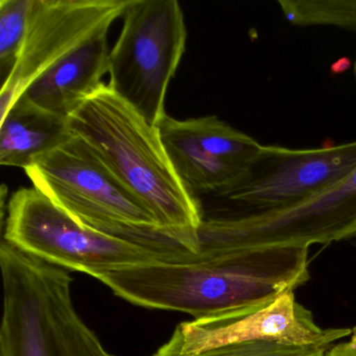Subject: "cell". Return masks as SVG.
<instances>
[{
    "instance_id": "obj_15",
    "label": "cell",
    "mask_w": 356,
    "mask_h": 356,
    "mask_svg": "<svg viewBox=\"0 0 356 356\" xmlns=\"http://www.w3.org/2000/svg\"><path fill=\"white\" fill-rule=\"evenodd\" d=\"M32 3L33 0H0V70L3 84L19 58Z\"/></svg>"
},
{
    "instance_id": "obj_10",
    "label": "cell",
    "mask_w": 356,
    "mask_h": 356,
    "mask_svg": "<svg viewBox=\"0 0 356 356\" xmlns=\"http://www.w3.org/2000/svg\"><path fill=\"white\" fill-rule=\"evenodd\" d=\"M157 129L177 175L195 197L228 191L262 147L218 116L178 120L166 115Z\"/></svg>"
},
{
    "instance_id": "obj_11",
    "label": "cell",
    "mask_w": 356,
    "mask_h": 356,
    "mask_svg": "<svg viewBox=\"0 0 356 356\" xmlns=\"http://www.w3.org/2000/svg\"><path fill=\"white\" fill-rule=\"evenodd\" d=\"M351 331L318 326L312 312L296 300L293 291H287L268 305L252 312L182 323L164 346L183 355L251 341L329 348L339 339L349 337Z\"/></svg>"
},
{
    "instance_id": "obj_18",
    "label": "cell",
    "mask_w": 356,
    "mask_h": 356,
    "mask_svg": "<svg viewBox=\"0 0 356 356\" xmlns=\"http://www.w3.org/2000/svg\"><path fill=\"white\" fill-rule=\"evenodd\" d=\"M355 74H356V64H355Z\"/></svg>"
},
{
    "instance_id": "obj_13",
    "label": "cell",
    "mask_w": 356,
    "mask_h": 356,
    "mask_svg": "<svg viewBox=\"0 0 356 356\" xmlns=\"http://www.w3.org/2000/svg\"><path fill=\"white\" fill-rule=\"evenodd\" d=\"M70 137L68 118L20 97L1 118L0 164L26 170Z\"/></svg>"
},
{
    "instance_id": "obj_17",
    "label": "cell",
    "mask_w": 356,
    "mask_h": 356,
    "mask_svg": "<svg viewBox=\"0 0 356 356\" xmlns=\"http://www.w3.org/2000/svg\"><path fill=\"white\" fill-rule=\"evenodd\" d=\"M324 356H356V326L352 329L347 341L331 346Z\"/></svg>"
},
{
    "instance_id": "obj_1",
    "label": "cell",
    "mask_w": 356,
    "mask_h": 356,
    "mask_svg": "<svg viewBox=\"0 0 356 356\" xmlns=\"http://www.w3.org/2000/svg\"><path fill=\"white\" fill-rule=\"evenodd\" d=\"M309 277L307 248L266 247L200 250L193 261L120 268L97 280L134 305L210 320L264 307Z\"/></svg>"
},
{
    "instance_id": "obj_12",
    "label": "cell",
    "mask_w": 356,
    "mask_h": 356,
    "mask_svg": "<svg viewBox=\"0 0 356 356\" xmlns=\"http://www.w3.org/2000/svg\"><path fill=\"white\" fill-rule=\"evenodd\" d=\"M108 32L93 37L64 57L33 81L20 97L41 109L70 118L105 85L103 78L110 72L111 51Z\"/></svg>"
},
{
    "instance_id": "obj_4",
    "label": "cell",
    "mask_w": 356,
    "mask_h": 356,
    "mask_svg": "<svg viewBox=\"0 0 356 356\" xmlns=\"http://www.w3.org/2000/svg\"><path fill=\"white\" fill-rule=\"evenodd\" d=\"M0 356H115L74 305L72 277L3 239Z\"/></svg>"
},
{
    "instance_id": "obj_7",
    "label": "cell",
    "mask_w": 356,
    "mask_h": 356,
    "mask_svg": "<svg viewBox=\"0 0 356 356\" xmlns=\"http://www.w3.org/2000/svg\"><path fill=\"white\" fill-rule=\"evenodd\" d=\"M356 235V170L295 207L253 216L204 220L200 241L211 251L248 248H309Z\"/></svg>"
},
{
    "instance_id": "obj_14",
    "label": "cell",
    "mask_w": 356,
    "mask_h": 356,
    "mask_svg": "<svg viewBox=\"0 0 356 356\" xmlns=\"http://www.w3.org/2000/svg\"><path fill=\"white\" fill-rule=\"evenodd\" d=\"M278 5L284 17L296 26L356 31V0H279Z\"/></svg>"
},
{
    "instance_id": "obj_6",
    "label": "cell",
    "mask_w": 356,
    "mask_h": 356,
    "mask_svg": "<svg viewBox=\"0 0 356 356\" xmlns=\"http://www.w3.org/2000/svg\"><path fill=\"white\" fill-rule=\"evenodd\" d=\"M3 239L39 259L97 279L120 268L165 262L134 241L80 224L34 187L12 195Z\"/></svg>"
},
{
    "instance_id": "obj_16",
    "label": "cell",
    "mask_w": 356,
    "mask_h": 356,
    "mask_svg": "<svg viewBox=\"0 0 356 356\" xmlns=\"http://www.w3.org/2000/svg\"><path fill=\"white\" fill-rule=\"evenodd\" d=\"M328 348L299 347L274 341H251L218 346L193 355L177 353L163 345L153 356H324Z\"/></svg>"
},
{
    "instance_id": "obj_3",
    "label": "cell",
    "mask_w": 356,
    "mask_h": 356,
    "mask_svg": "<svg viewBox=\"0 0 356 356\" xmlns=\"http://www.w3.org/2000/svg\"><path fill=\"white\" fill-rule=\"evenodd\" d=\"M24 170L35 189L80 224L134 241L165 262H185L193 255L187 236L162 230L149 210L78 137L72 134Z\"/></svg>"
},
{
    "instance_id": "obj_2",
    "label": "cell",
    "mask_w": 356,
    "mask_h": 356,
    "mask_svg": "<svg viewBox=\"0 0 356 356\" xmlns=\"http://www.w3.org/2000/svg\"><path fill=\"white\" fill-rule=\"evenodd\" d=\"M70 133L133 193L166 232L195 237L197 197L179 178L157 127L104 85L68 118Z\"/></svg>"
},
{
    "instance_id": "obj_5",
    "label": "cell",
    "mask_w": 356,
    "mask_h": 356,
    "mask_svg": "<svg viewBox=\"0 0 356 356\" xmlns=\"http://www.w3.org/2000/svg\"><path fill=\"white\" fill-rule=\"evenodd\" d=\"M122 18L108 86L157 127L168 115L166 93L186 49L184 13L176 0H131Z\"/></svg>"
},
{
    "instance_id": "obj_9",
    "label": "cell",
    "mask_w": 356,
    "mask_h": 356,
    "mask_svg": "<svg viewBox=\"0 0 356 356\" xmlns=\"http://www.w3.org/2000/svg\"><path fill=\"white\" fill-rule=\"evenodd\" d=\"M131 0H33L17 63L0 90V118L33 81L122 17Z\"/></svg>"
},
{
    "instance_id": "obj_8",
    "label": "cell",
    "mask_w": 356,
    "mask_h": 356,
    "mask_svg": "<svg viewBox=\"0 0 356 356\" xmlns=\"http://www.w3.org/2000/svg\"><path fill=\"white\" fill-rule=\"evenodd\" d=\"M356 170V141L318 149L262 145L241 180L218 195L247 213L295 207L324 193Z\"/></svg>"
}]
</instances>
